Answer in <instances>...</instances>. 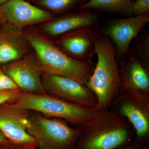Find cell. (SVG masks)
<instances>
[{"instance_id":"6da1fadb","label":"cell","mask_w":149,"mask_h":149,"mask_svg":"<svg viewBox=\"0 0 149 149\" xmlns=\"http://www.w3.org/2000/svg\"><path fill=\"white\" fill-rule=\"evenodd\" d=\"M22 31L43 73L69 77L86 85L95 68L93 61L78 60L69 56L35 26Z\"/></svg>"},{"instance_id":"ffe728a7","label":"cell","mask_w":149,"mask_h":149,"mask_svg":"<svg viewBox=\"0 0 149 149\" xmlns=\"http://www.w3.org/2000/svg\"><path fill=\"white\" fill-rule=\"evenodd\" d=\"M21 91L19 88L14 90L0 91V106L16 100Z\"/></svg>"},{"instance_id":"5b68a950","label":"cell","mask_w":149,"mask_h":149,"mask_svg":"<svg viewBox=\"0 0 149 149\" xmlns=\"http://www.w3.org/2000/svg\"><path fill=\"white\" fill-rule=\"evenodd\" d=\"M27 130L38 149H73L81 132L65 120L30 113Z\"/></svg>"},{"instance_id":"d6986e66","label":"cell","mask_w":149,"mask_h":149,"mask_svg":"<svg viewBox=\"0 0 149 149\" xmlns=\"http://www.w3.org/2000/svg\"><path fill=\"white\" fill-rule=\"evenodd\" d=\"M149 0H135L130 4L126 13L132 16L149 13Z\"/></svg>"},{"instance_id":"4316f807","label":"cell","mask_w":149,"mask_h":149,"mask_svg":"<svg viewBox=\"0 0 149 149\" xmlns=\"http://www.w3.org/2000/svg\"><path fill=\"white\" fill-rule=\"evenodd\" d=\"M25 149H37V148H26Z\"/></svg>"},{"instance_id":"4fadbf2b","label":"cell","mask_w":149,"mask_h":149,"mask_svg":"<svg viewBox=\"0 0 149 149\" xmlns=\"http://www.w3.org/2000/svg\"><path fill=\"white\" fill-rule=\"evenodd\" d=\"M98 19L97 15L94 13L90 10H80L55 16L51 20L35 27L43 35L54 40L78 28L95 25Z\"/></svg>"},{"instance_id":"603a6c76","label":"cell","mask_w":149,"mask_h":149,"mask_svg":"<svg viewBox=\"0 0 149 149\" xmlns=\"http://www.w3.org/2000/svg\"><path fill=\"white\" fill-rule=\"evenodd\" d=\"M10 143L0 130V145L8 144Z\"/></svg>"},{"instance_id":"8992f818","label":"cell","mask_w":149,"mask_h":149,"mask_svg":"<svg viewBox=\"0 0 149 149\" xmlns=\"http://www.w3.org/2000/svg\"><path fill=\"white\" fill-rule=\"evenodd\" d=\"M125 118L133 127L134 140L146 145L149 140V94L121 89L110 109Z\"/></svg>"},{"instance_id":"7a4b0ae2","label":"cell","mask_w":149,"mask_h":149,"mask_svg":"<svg viewBox=\"0 0 149 149\" xmlns=\"http://www.w3.org/2000/svg\"><path fill=\"white\" fill-rule=\"evenodd\" d=\"M97 62L86 86L95 95L96 109H110L122 89L121 74L114 45L106 35L100 33L95 44Z\"/></svg>"},{"instance_id":"5bb4252c","label":"cell","mask_w":149,"mask_h":149,"mask_svg":"<svg viewBox=\"0 0 149 149\" xmlns=\"http://www.w3.org/2000/svg\"><path fill=\"white\" fill-rule=\"evenodd\" d=\"M31 49L22 30L6 22L0 29V65L20 59Z\"/></svg>"},{"instance_id":"7402d4cb","label":"cell","mask_w":149,"mask_h":149,"mask_svg":"<svg viewBox=\"0 0 149 149\" xmlns=\"http://www.w3.org/2000/svg\"><path fill=\"white\" fill-rule=\"evenodd\" d=\"M0 149H25L22 147L10 143L8 144L0 145Z\"/></svg>"},{"instance_id":"e0dca14e","label":"cell","mask_w":149,"mask_h":149,"mask_svg":"<svg viewBox=\"0 0 149 149\" xmlns=\"http://www.w3.org/2000/svg\"><path fill=\"white\" fill-rule=\"evenodd\" d=\"M85 0H35L32 3L54 15L67 13L84 3Z\"/></svg>"},{"instance_id":"277c9868","label":"cell","mask_w":149,"mask_h":149,"mask_svg":"<svg viewBox=\"0 0 149 149\" xmlns=\"http://www.w3.org/2000/svg\"><path fill=\"white\" fill-rule=\"evenodd\" d=\"M13 102L23 109L62 119L76 128H81L100 112L46 93L34 94L21 91Z\"/></svg>"},{"instance_id":"484cf974","label":"cell","mask_w":149,"mask_h":149,"mask_svg":"<svg viewBox=\"0 0 149 149\" xmlns=\"http://www.w3.org/2000/svg\"><path fill=\"white\" fill-rule=\"evenodd\" d=\"M25 1H27L29 2L32 3L35 1V0H25Z\"/></svg>"},{"instance_id":"3957f363","label":"cell","mask_w":149,"mask_h":149,"mask_svg":"<svg viewBox=\"0 0 149 149\" xmlns=\"http://www.w3.org/2000/svg\"><path fill=\"white\" fill-rule=\"evenodd\" d=\"M81 128L73 149H116L133 141L132 126L111 109L100 111Z\"/></svg>"},{"instance_id":"2e32d148","label":"cell","mask_w":149,"mask_h":149,"mask_svg":"<svg viewBox=\"0 0 149 149\" xmlns=\"http://www.w3.org/2000/svg\"><path fill=\"white\" fill-rule=\"evenodd\" d=\"M132 2V0H88L77 8L125 13Z\"/></svg>"},{"instance_id":"9c48e42d","label":"cell","mask_w":149,"mask_h":149,"mask_svg":"<svg viewBox=\"0 0 149 149\" xmlns=\"http://www.w3.org/2000/svg\"><path fill=\"white\" fill-rule=\"evenodd\" d=\"M42 83L45 92L65 100L95 109L97 100L93 91L69 77L43 73Z\"/></svg>"},{"instance_id":"7c38bea8","label":"cell","mask_w":149,"mask_h":149,"mask_svg":"<svg viewBox=\"0 0 149 149\" xmlns=\"http://www.w3.org/2000/svg\"><path fill=\"white\" fill-rule=\"evenodd\" d=\"M6 22L22 30L45 23L55 15L25 0H9L0 6Z\"/></svg>"},{"instance_id":"83f0119b","label":"cell","mask_w":149,"mask_h":149,"mask_svg":"<svg viewBox=\"0 0 149 149\" xmlns=\"http://www.w3.org/2000/svg\"><path fill=\"white\" fill-rule=\"evenodd\" d=\"M135 1V0H132V1Z\"/></svg>"},{"instance_id":"52a82bcc","label":"cell","mask_w":149,"mask_h":149,"mask_svg":"<svg viewBox=\"0 0 149 149\" xmlns=\"http://www.w3.org/2000/svg\"><path fill=\"white\" fill-rule=\"evenodd\" d=\"M149 22V13L113 19L109 20L100 31L113 43L118 60L120 61L128 55L131 44Z\"/></svg>"},{"instance_id":"ba28073f","label":"cell","mask_w":149,"mask_h":149,"mask_svg":"<svg viewBox=\"0 0 149 149\" xmlns=\"http://www.w3.org/2000/svg\"><path fill=\"white\" fill-rule=\"evenodd\" d=\"M29 111L13 101L0 106V130L10 142L24 149L37 148L35 139L27 132Z\"/></svg>"},{"instance_id":"8fae6325","label":"cell","mask_w":149,"mask_h":149,"mask_svg":"<svg viewBox=\"0 0 149 149\" xmlns=\"http://www.w3.org/2000/svg\"><path fill=\"white\" fill-rule=\"evenodd\" d=\"M100 30L94 26L78 28L53 40L65 53L80 61L92 60L95 54V44Z\"/></svg>"},{"instance_id":"ac0fdd59","label":"cell","mask_w":149,"mask_h":149,"mask_svg":"<svg viewBox=\"0 0 149 149\" xmlns=\"http://www.w3.org/2000/svg\"><path fill=\"white\" fill-rule=\"evenodd\" d=\"M130 52L149 70V33L141 32L133 41Z\"/></svg>"},{"instance_id":"9a60e30c","label":"cell","mask_w":149,"mask_h":149,"mask_svg":"<svg viewBox=\"0 0 149 149\" xmlns=\"http://www.w3.org/2000/svg\"><path fill=\"white\" fill-rule=\"evenodd\" d=\"M128 56V61L118 62L122 89L138 90L149 94V70L131 53Z\"/></svg>"},{"instance_id":"d4e9b609","label":"cell","mask_w":149,"mask_h":149,"mask_svg":"<svg viewBox=\"0 0 149 149\" xmlns=\"http://www.w3.org/2000/svg\"><path fill=\"white\" fill-rule=\"evenodd\" d=\"M9 0H0V6L8 1Z\"/></svg>"},{"instance_id":"cb8c5ba5","label":"cell","mask_w":149,"mask_h":149,"mask_svg":"<svg viewBox=\"0 0 149 149\" xmlns=\"http://www.w3.org/2000/svg\"><path fill=\"white\" fill-rule=\"evenodd\" d=\"M6 22L5 18L3 16L1 10H0V29L3 26L4 24Z\"/></svg>"},{"instance_id":"30bf717a","label":"cell","mask_w":149,"mask_h":149,"mask_svg":"<svg viewBox=\"0 0 149 149\" xmlns=\"http://www.w3.org/2000/svg\"><path fill=\"white\" fill-rule=\"evenodd\" d=\"M1 68L22 92L34 94L46 93L42 83L43 71L32 54Z\"/></svg>"},{"instance_id":"44dd1931","label":"cell","mask_w":149,"mask_h":149,"mask_svg":"<svg viewBox=\"0 0 149 149\" xmlns=\"http://www.w3.org/2000/svg\"><path fill=\"white\" fill-rule=\"evenodd\" d=\"M145 145L134 140L130 143L116 149H146Z\"/></svg>"}]
</instances>
